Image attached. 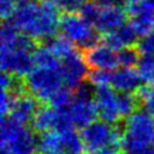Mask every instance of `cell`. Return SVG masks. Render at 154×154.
<instances>
[{
	"instance_id": "obj_13",
	"label": "cell",
	"mask_w": 154,
	"mask_h": 154,
	"mask_svg": "<svg viewBox=\"0 0 154 154\" xmlns=\"http://www.w3.org/2000/svg\"><path fill=\"white\" fill-rule=\"evenodd\" d=\"M84 60L91 70H114L118 63V53L106 43H96L84 49Z\"/></svg>"
},
{
	"instance_id": "obj_7",
	"label": "cell",
	"mask_w": 154,
	"mask_h": 154,
	"mask_svg": "<svg viewBox=\"0 0 154 154\" xmlns=\"http://www.w3.org/2000/svg\"><path fill=\"white\" fill-rule=\"evenodd\" d=\"M81 137L88 152H97L108 144L122 148L123 131L103 120H95L82 129Z\"/></svg>"
},
{
	"instance_id": "obj_2",
	"label": "cell",
	"mask_w": 154,
	"mask_h": 154,
	"mask_svg": "<svg viewBox=\"0 0 154 154\" xmlns=\"http://www.w3.org/2000/svg\"><path fill=\"white\" fill-rule=\"evenodd\" d=\"M0 65L2 72L14 77L28 76L35 67V40L20 32L11 19L4 20L0 31Z\"/></svg>"
},
{
	"instance_id": "obj_20",
	"label": "cell",
	"mask_w": 154,
	"mask_h": 154,
	"mask_svg": "<svg viewBox=\"0 0 154 154\" xmlns=\"http://www.w3.org/2000/svg\"><path fill=\"white\" fill-rule=\"evenodd\" d=\"M137 95H134L132 93H119L118 94V111L122 118L130 117L137 107L138 103Z\"/></svg>"
},
{
	"instance_id": "obj_3",
	"label": "cell",
	"mask_w": 154,
	"mask_h": 154,
	"mask_svg": "<svg viewBox=\"0 0 154 154\" xmlns=\"http://www.w3.org/2000/svg\"><path fill=\"white\" fill-rule=\"evenodd\" d=\"M154 141V117L147 111H135L126 118L122 137L124 154H150Z\"/></svg>"
},
{
	"instance_id": "obj_5",
	"label": "cell",
	"mask_w": 154,
	"mask_h": 154,
	"mask_svg": "<svg viewBox=\"0 0 154 154\" xmlns=\"http://www.w3.org/2000/svg\"><path fill=\"white\" fill-rule=\"evenodd\" d=\"M25 85L37 100L48 102L51 97L64 85L60 67L35 66L25 76Z\"/></svg>"
},
{
	"instance_id": "obj_31",
	"label": "cell",
	"mask_w": 154,
	"mask_h": 154,
	"mask_svg": "<svg viewBox=\"0 0 154 154\" xmlns=\"http://www.w3.org/2000/svg\"><path fill=\"white\" fill-rule=\"evenodd\" d=\"M85 154H97V152H88V153H85Z\"/></svg>"
},
{
	"instance_id": "obj_9",
	"label": "cell",
	"mask_w": 154,
	"mask_h": 154,
	"mask_svg": "<svg viewBox=\"0 0 154 154\" xmlns=\"http://www.w3.org/2000/svg\"><path fill=\"white\" fill-rule=\"evenodd\" d=\"M31 125L35 131L45 132L49 130H55L59 132H64L67 130H72L75 128L71 117L66 109H58L49 106H41L38 107Z\"/></svg>"
},
{
	"instance_id": "obj_1",
	"label": "cell",
	"mask_w": 154,
	"mask_h": 154,
	"mask_svg": "<svg viewBox=\"0 0 154 154\" xmlns=\"http://www.w3.org/2000/svg\"><path fill=\"white\" fill-rule=\"evenodd\" d=\"M59 10L51 0H18L12 23L35 41L55 37L60 28Z\"/></svg>"
},
{
	"instance_id": "obj_4",
	"label": "cell",
	"mask_w": 154,
	"mask_h": 154,
	"mask_svg": "<svg viewBox=\"0 0 154 154\" xmlns=\"http://www.w3.org/2000/svg\"><path fill=\"white\" fill-rule=\"evenodd\" d=\"M37 140L34 132L11 117L1 118V154H35Z\"/></svg>"
},
{
	"instance_id": "obj_11",
	"label": "cell",
	"mask_w": 154,
	"mask_h": 154,
	"mask_svg": "<svg viewBox=\"0 0 154 154\" xmlns=\"http://www.w3.org/2000/svg\"><path fill=\"white\" fill-rule=\"evenodd\" d=\"M130 24L138 36L154 31V0H138L128 5Z\"/></svg>"
},
{
	"instance_id": "obj_25",
	"label": "cell",
	"mask_w": 154,
	"mask_h": 154,
	"mask_svg": "<svg viewBox=\"0 0 154 154\" xmlns=\"http://www.w3.org/2000/svg\"><path fill=\"white\" fill-rule=\"evenodd\" d=\"M111 76L112 72L108 70H91V72H89L88 75V81L95 88L102 85H109Z\"/></svg>"
},
{
	"instance_id": "obj_21",
	"label": "cell",
	"mask_w": 154,
	"mask_h": 154,
	"mask_svg": "<svg viewBox=\"0 0 154 154\" xmlns=\"http://www.w3.org/2000/svg\"><path fill=\"white\" fill-rule=\"evenodd\" d=\"M136 95L138 100L142 102L144 111H147L149 114L154 117V84L141 85L137 89Z\"/></svg>"
},
{
	"instance_id": "obj_6",
	"label": "cell",
	"mask_w": 154,
	"mask_h": 154,
	"mask_svg": "<svg viewBox=\"0 0 154 154\" xmlns=\"http://www.w3.org/2000/svg\"><path fill=\"white\" fill-rule=\"evenodd\" d=\"M59 30L61 36L83 49L96 45L99 40V31L95 26L77 13H64L60 18Z\"/></svg>"
},
{
	"instance_id": "obj_26",
	"label": "cell",
	"mask_w": 154,
	"mask_h": 154,
	"mask_svg": "<svg viewBox=\"0 0 154 154\" xmlns=\"http://www.w3.org/2000/svg\"><path fill=\"white\" fill-rule=\"evenodd\" d=\"M58 10L64 11L65 13H76L81 10L85 0H51Z\"/></svg>"
},
{
	"instance_id": "obj_19",
	"label": "cell",
	"mask_w": 154,
	"mask_h": 154,
	"mask_svg": "<svg viewBox=\"0 0 154 154\" xmlns=\"http://www.w3.org/2000/svg\"><path fill=\"white\" fill-rule=\"evenodd\" d=\"M136 66L142 82L154 84V54H142Z\"/></svg>"
},
{
	"instance_id": "obj_14",
	"label": "cell",
	"mask_w": 154,
	"mask_h": 154,
	"mask_svg": "<svg viewBox=\"0 0 154 154\" xmlns=\"http://www.w3.org/2000/svg\"><path fill=\"white\" fill-rule=\"evenodd\" d=\"M128 16V10H125L122 5L114 2H102L101 12L94 26L99 32L108 34L123 26Z\"/></svg>"
},
{
	"instance_id": "obj_17",
	"label": "cell",
	"mask_w": 154,
	"mask_h": 154,
	"mask_svg": "<svg viewBox=\"0 0 154 154\" xmlns=\"http://www.w3.org/2000/svg\"><path fill=\"white\" fill-rule=\"evenodd\" d=\"M137 36L138 35L136 34L131 24H124L112 32L103 34V43H106L114 51H120L125 47L135 45Z\"/></svg>"
},
{
	"instance_id": "obj_27",
	"label": "cell",
	"mask_w": 154,
	"mask_h": 154,
	"mask_svg": "<svg viewBox=\"0 0 154 154\" xmlns=\"http://www.w3.org/2000/svg\"><path fill=\"white\" fill-rule=\"evenodd\" d=\"M14 99V94L11 90H1V97H0V112L1 118H5L10 114L11 106Z\"/></svg>"
},
{
	"instance_id": "obj_18",
	"label": "cell",
	"mask_w": 154,
	"mask_h": 154,
	"mask_svg": "<svg viewBox=\"0 0 154 154\" xmlns=\"http://www.w3.org/2000/svg\"><path fill=\"white\" fill-rule=\"evenodd\" d=\"M38 154H64L63 134L55 130L41 132L37 138Z\"/></svg>"
},
{
	"instance_id": "obj_28",
	"label": "cell",
	"mask_w": 154,
	"mask_h": 154,
	"mask_svg": "<svg viewBox=\"0 0 154 154\" xmlns=\"http://www.w3.org/2000/svg\"><path fill=\"white\" fill-rule=\"evenodd\" d=\"M137 49L142 54H154V31L140 38Z\"/></svg>"
},
{
	"instance_id": "obj_24",
	"label": "cell",
	"mask_w": 154,
	"mask_h": 154,
	"mask_svg": "<svg viewBox=\"0 0 154 154\" xmlns=\"http://www.w3.org/2000/svg\"><path fill=\"white\" fill-rule=\"evenodd\" d=\"M140 60V51L132 46L118 51V63L122 67H134Z\"/></svg>"
},
{
	"instance_id": "obj_22",
	"label": "cell",
	"mask_w": 154,
	"mask_h": 154,
	"mask_svg": "<svg viewBox=\"0 0 154 154\" xmlns=\"http://www.w3.org/2000/svg\"><path fill=\"white\" fill-rule=\"evenodd\" d=\"M72 100H73V94L71 93V89H69L66 87H63L51 97V100L48 102L54 108L66 109L71 105Z\"/></svg>"
},
{
	"instance_id": "obj_15",
	"label": "cell",
	"mask_w": 154,
	"mask_h": 154,
	"mask_svg": "<svg viewBox=\"0 0 154 154\" xmlns=\"http://www.w3.org/2000/svg\"><path fill=\"white\" fill-rule=\"evenodd\" d=\"M37 109H38L37 99L29 91H23L20 94L14 95L8 117L26 125L28 123L32 122Z\"/></svg>"
},
{
	"instance_id": "obj_30",
	"label": "cell",
	"mask_w": 154,
	"mask_h": 154,
	"mask_svg": "<svg viewBox=\"0 0 154 154\" xmlns=\"http://www.w3.org/2000/svg\"><path fill=\"white\" fill-rule=\"evenodd\" d=\"M101 2H114V4H118V2H129V0H100Z\"/></svg>"
},
{
	"instance_id": "obj_23",
	"label": "cell",
	"mask_w": 154,
	"mask_h": 154,
	"mask_svg": "<svg viewBox=\"0 0 154 154\" xmlns=\"http://www.w3.org/2000/svg\"><path fill=\"white\" fill-rule=\"evenodd\" d=\"M102 8V2L97 1V0H87L84 1L83 6L79 10V14L85 18L89 23H91L93 25L95 24V22L99 18V14L101 12Z\"/></svg>"
},
{
	"instance_id": "obj_29",
	"label": "cell",
	"mask_w": 154,
	"mask_h": 154,
	"mask_svg": "<svg viewBox=\"0 0 154 154\" xmlns=\"http://www.w3.org/2000/svg\"><path fill=\"white\" fill-rule=\"evenodd\" d=\"M16 6H17L16 0H1L0 1V13H1L2 20L11 19L16 10Z\"/></svg>"
},
{
	"instance_id": "obj_10",
	"label": "cell",
	"mask_w": 154,
	"mask_h": 154,
	"mask_svg": "<svg viewBox=\"0 0 154 154\" xmlns=\"http://www.w3.org/2000/svg\"><path fill=\"white\" fill-rule=\"evenodd\" d=\"M60 72L64 85L69 89L79 88L84 79L88 78V65L84 60L83 54L76 49L66 54L60 59Z\"/></svg>"
},
{
	"instance_id": "obj_32",
	"label": "cell",
	"mask_w": 154,
	"mask_h": 154,
	"mask_svg": "<svg viewBox=\"0 0 154 154\" xmlns=\"http://www.w3.org/2000/svg\"><path fill=\"white\" fill-rule=\"evenodd\" d=\"M153 149H154V141H153Z\"/></svg>"
},
{
	"instance_id": "obj_16",
	"label": "cell",
	"mask_w": 154,
	"mask_h": 154,
	"mask_svg": "<svg viewBox=\"0 0 154 154\" xmlns=\"http://www.w3.org/2000/svg\"><path fill=\"white\" fill-rule=\"evenodd\" d=\"M141 77L132 67H120L112 71L111 87L119 93H134L141 87Z\"/></svg>"
},
{
	"instance_id": "obj_12",
	"label": "cell",
	"mask_w": 154,
	"mask_h": 154,
	"mask_svg": "<svg viewBox=\"0 0 154 154\" xmlns=\"http://www.w3.org/2000/svg\"><path fill=\"white\" fill-rule=\"evenodd\" d=\"M94 99L101 120L109 124H116L122 118L118 111V94L113 91V88L108 85L95 88Z\"/></svg>"
},
{
	"instance_id": "obj_8",
	"label": "cell",
	"mask_w": 154,
	"mask_h": 154,
	"mask_svg": "<svg viewBox=\"0 0 154 154\" xmlns=\"http://www.w3.org/2000/svg\"><path fill=\"white\" fill-rule=\"evenodd\" d=\"M71 120L75 126L84 128L90 123L96 120L99 116L97 106L94 99V91H91L88 84H82L76 89L73 94V100L67 108Z\"/></svg>"
}]
</instances>
